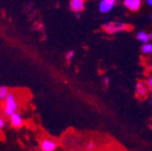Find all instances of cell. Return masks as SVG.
<instances>
[{"label":"cell","instance_id":"obj_15","mask_svg":"<svg viewBox=\"0 0 152 151\" xmlns=\"http://www.w3.org/2000/svg\"><path fill=\"white\" fill-rule=\"evenodd\" d=\"M148 86H149V87H151V88H152V76L149 78V79H148Z\"/></svg>","mask_w":152,"mask_h":151},{"label":"cell","instance_id":"obj_21","mask_svg":"<svg viewBox=\"0 0 152 151\" xmlns=\"http://www.w3.org/2000/svg\"><path fill=\"white\" fill-rule=\"evenodd\" d=\"M150 68H151V70H152V62H151V65H150Z\"/></svg>","mask_w":152,"mask_h":151},{"label":"cell","instance_id":"obj_8","mask_svg":"<svg viewBox=\"0 0 152 151\" xmlns=\"http://www.w3.org/2000/svg\"><path fill=\"white\" fill-rule=\"evenodd\" d=\"M10 95V92H9V89L7 87L5 86H1L0 87V100H4L7 98V96Z\"/></svg>","mask_w":152,"mask_h":151},{"label":"cell","instance_id":"obj_20","mask_svg":"<svg viewBox=\"0 0 152 151\" xmlns=\"http://www.w3.org/2000/svg\"><path fill=\"white\" fill-rule=\"evenodd\" d=\"M150 18L152 19V13H151V14H150Z\"/></svg>","mask_w":152,"mask_h":151},{"label":"cell","instance_id":"obj_11","mask_svg":"<svg viewBox=\"0 0 152 151\" xmlns=\"http://www.w3.org/2000/svg\"><path fill=\"white\" fill-rule=\"evenodd\" d=\"M142 52L145 53V54H150L152 53V43H144L142 47Z\"/></svg>","mask_w":152,"mask_h":151},{"label":"cell","instance_id":"obj_2","mask_svg":"<svg viewBox=\"0 0 152 151\" xmlns=\"http://www.w3.org/2000/svg\"><path fill=\"white\" fill-rule=\"evenodd\" d=\"M102 29L109 34L115 33V32L124 31L127 29V24L124 22H109L102 26Z\"/></svg>","mask_w":152,"mask_h":151},{"label":"cell","instance_id":"obj_19","mask_svg":"<svg viewBox=\"0 0 152 151\" xmlns=\"http://www.w3.org/2000/svg\"><path fill=\"white\" fill-rule=\"evenodd\" d=\"M148 35H149V39H151L152 40V32L150 34H148Z\"/></svg>","mask_w":152,"mask_h":151},{"label":"cell","instance_id":"obj_1","mask_svg":"<svg viewBox=\"0 0 152 151\" xmlns=\"http://www.w3.org/2000/svg\"><path fill=\"white\" fill-rule=\"evenodd\" d=\"M17 109H18V102H17V98L15 97L14 94L10 93V95L7 96V98L5 99L4 106H3V112H4V115L11 117L13 114L17 113Z\"/></svg>","mask_w":152,"mask_h":151},{"label":"cell","instance_id":"obj_13","mask_svg":"<svg viewBox=\"0 0 152 151\" xmlns=\"http://www.w3.org/2000/svg\"><path fill=\"white\" fill-rule=\"evenodd\" d=\"M3 126H4V119L2 118V116H0V129L3 128Z\"/></svg>","mask_w":152,"mask_h":151},{"label":"cell","instance_id":"obj_9","mask_svg":"<svg viewBox=\"0 0 152 151\" xmlns=\"http://www.w3.org/2000/svg\"><path fill=\"white\" fill-rule=\"evenodd\" d=\"M136 38H137L140 41L144 43H147L148 40H149V35H148L146 32H142V31H140L137 34H136Z\"/></svg>","mask_w":152,"mask_h":151},{"label":"cell","instance_id":"obj_16","mask_svg":"<svg viewBox=\"0 0 152 151\" xmlns=\"http://www.w3.org/2000/svg\"><path fill=\"white\" fill-rule=\"evenodd\" d=\"M104 84H106V85H107V84H109V78H108V77H104Z\"/></svg>","mask_w":152,"mask_h":151},{"label":"cell","instance_id":"obj_6","mask_svg":"<svg viewBox=\"0 0 152 151\" xmlns=\"http://www.w3.org/2000/svg\"><path fill=\"white\" fill-rule=\"evenodd\" d=\"M124 5L129 9L130 11H137L142 5V1L140 0H125L124 1Z\"/></svg>","mask_w":152,"mask_h":151},{"label":"cell","instance_id":"obj_10","mask_svg":"<svg viewBox=\"0 0 152 151\" xmlns=\"http://www.w3.org/2000/svg\"><path fill=\"white\" fill-rule=\"evenodd\" d=\"M136 91H137L138 95L142 96V95H145L146 93H147V88H146V86L142 83H140V84H137V86H136Z\"/></svg>","mask_w":152,"mask_h":151},{"label":"cell","instance_id":"obj_14","mask_svg":"<svg viewBox=\"0 0 152 151\" xmlns=\"http://www.w3.org/2000/svg\"><path fill=\"white\" fill-rule=\"evenodd\" d=\"M93 147H94V145H93L92 143H90V144L87 146V149H88V150H91V149H93Z\"/></svg>","mask_w":152,"mask_h":151},{"label":"cell","instance_id":"obj_17","mask_svg":"<svg viewBox=\"0 0 152 151\" xmlns=\"http://www.w3.org/2000/svg\"><path fill=\"white\" fill-rule=\"evenodd\" d=\"M147 3H148V5H150V7H152V0H148Z\"/></svg>","mask_w":152,"mask_h":151},{"label":"cell","instance_id":"obj_4","mask_svg":"<svg viewBox=\"0 0 152 151\" xmlns=\"http://www.w3.org/2000/svg\"><path fill=\"white\" fill-rule=\"evenodd\" d=\"M115 3H116L115 0H102L98 5V9L102 13H108L113 9Z\"/></svg>","mask_w":152,"mask_h":151},{"label":"cell","instance_id":"obj_3","mask_svg":"<svg viewBox=\"0 0 152 151\" xmlns=\"http://www.w3.org/2000/svg\"><path fill=\"white\" fill-rule=\"evenodd\" d=\"M57 147V143L52 139H42L40 141L41 151H54Z\"/></svg>","mask_w":152,"mask_h":151},{"label":"cell","instance_id":"obj_5","mask_svg":"<svg viewBox=\"0 0 152 151\" xmlns=\"http://www.w3.org/2000/svg\"><path fill=\"white\" fill-rule=\"evenodd\" d=\"M70 9L75 13L81 12L85 9V1H83V0H71L70 1Z\"/></svg>","mask_w":152,"mask_h":151},{"label":"cell","instance_id":"obj_18","mask_svg":"<svg viewBox=\"0 0 152 151\" xmlns=\"http://www.w3.org/2000/svg\"><path fill=\"white\" fill-rule=\"evenodd\" d=\"M75 16H76V18H77V19H79V18H80V14H79V13H76V14H75Z\"/></svg>","mask_w":152,"mask_h":151},{"label":"cell","instance_id":"obj_7","mask_svg":"<svg viewBox=\"0 0 152 151\" xmlns=\"http://www.w3.org/2000/svg\"><path fill=\"white\" fill-rule=\"evenodd\" d=\"M10 122H11V125L15 128H19L23 125V120H22L21 115L19 113L13 114V115L10 117Z\"/></svg>","mask_w":152,"mask_h":151},{"label":"cell","instance_id":"obj_12","mask_svg":"<svg viewBox=\"0 0 152 151\" xmlns=\"http://www.w3.org/2000/svg\"><path fill=\"white\" fill-rule=\"evenodd\" d=\"M73 55H74V52L73 51H69V52H66V58L68 59V60H70V59L73 57Z\"/></svg>","mask_w":152,"mask_h":151}]
</instances>
